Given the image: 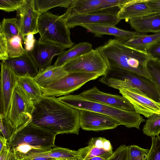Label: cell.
I'll return each instance as SVG.
<instances>
[{
    "label": "cell",
    "instance_id": "5bb4252c",
    "mask_svg": "<svg viewBox=\"0 0 160 160\" xmlns=\"http://www.w3.org/2000/svg\"><path fill=\"white\" fill-rule=\"evenodd\" d=\"M65 49L52 43L36 40L33 48L28 53L40 71L51 66L53 58L62 53Z\"/></svg>",
    "mask_w": 160,
    "mask_h": 160
},
{
    "label": "cell",
    "instance_id": "d6986e66",
    "mask_svg": "<svg viewBox=\"0 0 160 160\" xmlns=\"http://www.w3.org/2000/svg\"><path fill=\"white\" fill-rule=\"evenodd\" d=\"M80 26L86 29L88 32L94 34L96 37H101L104 35H112L122 43L137 37L138 34L136 31H126L108 25L86 24Z\"/></svg>",
    "mask_w": 160,
    "mask_h": 160
},
{
    "label": "cell",
    "instance_id": "4fadbf2b",
    "mask_svg": "<svg viewBox=\"0 0 160 160\" xmlns=\"http://www.w3.org/2000/svg\"><path fill=\"white\" fill-rule=\"evenodd\" d=\"M0 114L7 116L18 77L13 70L3 62L1 63Z\"/></svg>",
    "mask_w": 160,
    "mask_h": 160
},
{
    "label": "cell",
    "instance_id": "603a6c76",
    "mask_svg": "<svg viewBox=\"0 0 160 160\" xmlns=\"http://www.w3.org/2000/svg\"><path fill=\"white\" fill-rule=\"evenodd\" d=\"M67 74L62 66L57 67L53 65L38 71L34 78L41 88H43L58 81Z\"/></svg>",
    "mask_w": 160,
    "mask_h": 160
},
{
    "label": "cell",
    "instance_id": "d6a6232c",
    "mask_svg": "<svg viewBox=\"0 0 160 160\" xmlns=\"http://www.w3.org/2000/svg\"><path fill=\"white\" fill-rule=\"evenodd\" d=\"M150 149L142 148L137 145L129 146L128 160H147Z\"/></svg>",
    "mask_w": 160,
    "mask_h": 160
},
{
    "label": "cell",
    "instance_id": "44dd1931",
    "mask_svg": "<svg viewBox=\"0 0 160 160\" xmlns=\"http://www.w3.org/2000/svg\"><path fill=\"white\" fill-rule=\"evenodd\" d=\"M155 14L150 9L146 0H130L123 5L118 16L119 19L128 20Z\"/></svg>",
    "mask_w": 160,
    "mask_h": 160
},
{
    "label": "cell",
    "instance_id": "8d00e7d4",
    "mask_svg": "<svg viewBox=\"0 0 160 160\" xmlns=\"http://www.w3.org/2000/svg\"><path fill=\"white\" fill-rule=\"evenodd\" d=\"M128 147L125 145H120L107 160H128Z\"/></svg>",
    "mask_w": 160,
    "mask_h": 160
},
{
    "label": "cell",
    "instance_id": "ba28073f",
    "mask_svg": "<svg viewBox=\"0 0 160 160\" xmlns=\"http://www.w3.org/2000/svg\"><path fill=\"white\" fill-rule=\"evenodd\" d=\"M100 76L95 73H70L51 85L41 89L44 96L58 97L66 95L78 89L88 81L96 79Z\"/></svg>",
    "mask_w": 160,
    "mask_h": 160
},
{
    "label": "cell",
    "instance_id": "52a82bcc",
    "mask_svg": "<svg viewBox=\"0 0 160 160\" xmlns=\"http://www.w3.org/2000/svg\"><path fill=\"white\" fill-rule=\"evenodd\" d=\"M68 74L74 72L95 73L104 76L108 66L105 59L96 49L73 59L62 66Z\"/></svg>",
    "mask_w": 160,
    "mask_h": 160
},
{
    "label": "cell",
    "instance_id": "484cf974",
    "mask_svg": "<svg viewBox=\"0 0 160 160\" xmlns=\"http://www.w3.org/2000/svg\"><path fill=\"white\" fill-rule=\"evenodd\" d=\"M17 84L33 103L38 100L42 96L40 87L33 77L28 76L18 77Z\"/></svg>",
    "mask_w": 160,
    "mask_h": 160
},
{
    "label": "cell",
    "instance_id": "7c38bea8",
    "mask_svg": "<svg viewBox=\"0 0 160 160\" xmlns=\"http://www.w3.org/2000/svg\"><path fill=\"white\" fill-rule=\"evenodd\" d=\"M119 93L133 106L135 111L148 118L152 115L160 114V102L147 96L138 89H122Z\"/></svg>",
    "mask_w": 160,
    "mask_h": 160
},
{
    "label": "cell",
    "instance_id": "60d3db41",
    "mask_svg": "<svg viewBox=\"0 0 160 160\" xmlns=\"http://www.w3.org/2000/svg\"><path fill=\"white\" fill-rule=\"evenodd\" d=\"M36 40L33 34H30L25 37L23 41L25 44V49L26 52L29 53L31 51Z\"/></svg>",
    "mask_w": 160,
    "mask_h": 160
},
{
    "label": "cell",
    "instance_id": "d590c367",
    "mask_svg": "<svg viewBox=\"0 0 160 160\" xmlns=\"http://www.w3.org/2000/svg\"><path fill=\"white\" fill-rule=\"evenodd\" d=\"M24 0H0V9L7 12L17 10L22 5Z\"/></svg>",
    "mask_w": 160,
    "mask_h": 160
},
{
    "label": "cell",
    "instance_id": "f6af8a7d",
    "mask_svg": "<svg viewBox=\"0 0 160 160\" xmlns=\"http://www.w3.org/2000/svg\"><path fill=\"white\" fill-rule=\"evenodd\" d=\"M50 160H63L61 159H53V158H51Z\"/></svg>",
    "mask_w": 160,
    "mask_h": 160
},
{
    "label": "cell",
    "instance_id": "f546056e",
    "mask_svg": "<svg viewBox=\"0 0 160 160\" xmlns=\"http://www.w3.org/2000/svg\"><path fill=\"white\" fill-rule=\"evenodd\" d=\"M0 32L5 35L7 39L20 36L17 18H3L0 24Z\"/></svg>",
    "mask_w": 160,
    "mask_h": 160
},
{
    "label": "cell",
    "instance_id": "d4e9b609",
    "mask_svg": "<svg viewBox=\"0 0 160 160\" xmlns=\"http://www.w3.org/2000/svg\"><path fill=\"white\" fill-rule=\"evenodd\" d=\"M92 49V45L89 42L79 43L59 55L53 65L57 67L62 66L68 61L89 52Z\"/></svg>",
    "mask_w": 160,
    "mask_h": 160
},
{
    "label": "cell",
    "instance_id": "7a4b0ae2",
    "mask_svg": "<svg viewBox=\"0 0 160 160\" xmlns=\"http://www.w3.org/2000/svg\"><path fill=\"white\" fill-rule=\"evenodd\" d=\"M95 49L105 59L109 68L124 69L153 81L147 68L151 58L147 52L128 47L115 38L109 39Z\"/></svg>",
    "mask_w": 160,
    "mask_h": 160
},
{
    "label": "cell",
    "instance_id": "6da1fadb",
    "mask_svg": "<svg viewBox=\"0 0 160 160\" xmlns=\"http://www.w3.org/2000/svg\"><path fill=\"white\" fill-rule=\"evenodd\" d=\"M31 122L56 135L78 134L80 110L59 101L54 96H44L33 103Z\"/></svg>",
    "mask_w": 160,
    "mask_h": 160
},
{
    "label": "cell",
    "instance_id": "7402d4cb",
    "mask_svg": "<svg viewBox=\"0 0 160 160\" xmlns=\"http://www.w3.org/2000/svg\"><path fill=\"white\" fill-rule=\"evenodd\" d=\"M131 28L142 33L160 32V14H155L128 20Z\"/></svg>",
    "mask_w": 160,
    "mask_h": 160
},
{
    "label": "cell",
    "instance_id": "ffe728a7",
    "mask_svg": "<svg viewBox=\"0 0 160 160\" xmlns=\"http://www.w3.org/2000/svg\"><path fill=\"white\" fill-rule=\"evenodd\" d=\"M2 61L11 68L18 77L28 76L34 78L38 72L32 58L26 51L21 56Z\"/></svg>",
    "mask_w": 160,
    "mask_h": 160
},
{
    "label": "cell",
    "instance_id": "2e32d148",
    "mask_svg": "<svg viewBox=\"0 0 160 160\" xmlns=\"http://www.w3.org/2000/svg\"><path fill=\"white\" fill-rule=\"evenodd\" d=\"M69 29L86 24H105L115 26L120 21L118 15L84 13L61 16Z\"/></svg>",
    "mask_w": 160,
    "mask_h": 160
},
{
    "label": "cell",
    "instance_id": "cb8c5ba5",
    "mask_svg": "<svg viewBox=\"0 0 160 160\" xmlns=\"http://www.w3.org/2000/svg\"><path fill=\"white\" fill-rule=\"evenodd\" d=\"M160 41V32L152 35L138 32V36L124 42L126 45L135 49L147 52L153 45Z\"/></svg>",
    "mask_w": 160,
    "mask_h": 160
},
{
    "label": "cell",
    "instance_id": "ee69618b",
    "mask_svg": "<svg viewBox=\"0 0 160 160\" xmlns=\"http://www.w3.org/2000/svg\"><path fill=\"white\" fill-rule=\"evenodd\" d=\"M108 159V158L103 157L99 156L86 159H84V160H107Z\"/></svg>",
    "mask_w": 160,
    "mask_h": 160
},
{
    "label": "cell",
    "instance_id": "5b68a950",
    "mask_svg": "<svg viewBox=\"0 0 160 160\" xmlns=\"http://www.w3.org/2000/svg\"><path fill=\"white\" fill-rule=\"evenodd\" d=\"M99 81L118 90L134 88L155 101L160 102V92L151 79L130 71L118 68H109Z\"/></svg>",
    "mask_w": 160,
    "mask_h": 160
},
{
    "label": "cell",
    "instance_id": "f1b7e54d",
    "mask_svg": "<svg viewBox=\"0 0 160 160\" xmlns=\"http://www.w3.org/2000/svg\"><path fill=\"white\" fill-rule=\"evenodd\" d=\"M144 134L155 137L160 133V114H154L148 118L142 128Z\"/></svg>",
    "mask_w": 160,
    "mask_h": 160
},
{
    "label": "cell",
    "instance_id": "9c48e42d",
    "mask_svg": "<svg viewBox=\"0 0 160 160\" xmlns=\"http://www.w3.org/2000/svg\"><path fill=\"white\" fill-rule=\"evenodd\" d=\"M130 0H71L66 12L68 15L84 13L116 15V6H122Z\"/></svg>",
    "mask_w": 160,
    "mask_h": 160
},
{
    "label": "cell",
    "instance_id": "e0dca14e",
    "mask_svg": "<svg viewBox=\"0 0 160 160\" xmlns=\"http://www.w3.org/2000/svg\"><path fill=\"white\" fill-rule=\"evenodd\" d=\"M89 100L123 110L135 111L132 104L122 96L103 92L96 86L83 91L79 94Z\"/></svg>",
    "mask_w": 160,
    "mask_h": 160
},
{
    "label": "cell",
    "instance_id": "8992f818",
    "mask_svg": "<svg viewBox=\"0 0 160 160\" xmlns=\"http://www.w3.org/2000/svg\"><path fill=\"white\" fill-rule=\"evenodd\" d=\"M38 29L40 41L50 42L66 48L74 46L69 29L61 16L48 11L42 14L38 19Z\"/></svg>",
    "mask_w": 160,
    "mask_h": 160
},
{
    "label": "cell",
    "instance_id": "3957f363",
    "mask_svg": "<svg viewBox=\"0 0 160 160\" xmlns=\"http://www.w3.org/2000/svg\"><path fill=\"white\" fill-rule=\"evenodd\" d=\"M31 121L17 131L7 143L22 160L37 153L49 151L56 146V135Z\"/></svg>",
    "mask_w": 160,
    "mask_h": 160
},
{
    "label": "cell",
    "instance_id": "ac0fdd59",
    "mask_svg": "<svg viewBox=\"0 0 160 160\" xmlns=\"http://www.w3.org/2000/svg\"><path fill=\"white\" fill-rule=\"evenodd\" d=\"M78 150L79 158L84 160L99 156L108 159L113 152L110 141L104 138L101 137L92 138L87 146L80 148Z\"/></svg>",
    "mask_w": 160,
    "mask_h": 160
},
{
    "label": "cell",
    "instance_id": "1f68e13d",
    "mask_svg": "<svg viewBox=\"0 0 160 160\" xmlns=\"http://www.w3.org/2000/svg\"><path fill=\"white\" fill-rule=\"evenodd\" d=\"M0 118L1 134L7 140L8 143L16 131L7 116L0 114Z\"/></svg>",
    "mask_w": 160,
    "mask_h": 160
},
{
    "label": "cell",
    "instance_id": "83f0119b",
    "mask_svg": "<svg viewBox=\"0 0 160 160\" xmlns=\"http://www.w3.org/2000/svg\"><path fill=\"white\" fill-rule=\"evenodd\" d=\"M71 0H34L36 10L41 15L56 7L67 8Z\"/></svg>",
    "mask_w": 160,
    "mask_h": 160
},
{
    "label": "cell",
    "instance_id": "836d02e7",
    "mask_svg": "<svg viewBox=\"0 0 160 160\" xmlns=\"http://www.w3.org/2000/svg\"><path fill=\"white\" fill-rule=\"evenodd\" d=\"M147 68L160 92V62L150 58L148 62Z\"/></svg>",
    "mask_w": 160,
    "mask_h": 160
},
{
    "label": "cell",
    "instance_id": "9a60e30c",
    "mask_svg": "<svg viewBox=\"0 0 160 160\" xmlns=\"http://www.w3.org/2000/svg\"><path fill=\"white\" fill-rule=\"evenodd\" d=\"M79 110L80 127L83 130L103 131L113 129L121 125L118 121L106 115L87 110Z\"/></svg>",
    "mask_w": 160,
    "mask_h": 160
},
{
    "label": "cell",
    "instance_id": "7bdbcfd3",
    "mask_svg": "<svg viewBox=\"0 0 160 160\" xmlns=\"http://www.w3.org/2000/svg\"><path fill=\"white\" fill-rule=\"evenodd\" d=\"M7 144V140L1 134L0 136V151L3 147Z\"/></svg>",
    "mask_w": 160,
    "mask_h": 160
},
{
    "label": "cell",
    "instance_id": "ab89813d",
    "mask_svg": "<svg viewBox=\"0 0 160 160\" xmlns=\"http://www.w3.org/2000/svg\"><path fill=\"white\" fill-rule=\"evenodd\" d=\"M147 53L151 58L160 62V41L152 46Z\"/></svg>",
    "mask_w": 160,
    "mask_h": 160
},
{
    "label": "cell",
    "instance_id": "e575fe53",
    "mask_svg": "<svg viewBox=\"0 0 160 160\" xmlns=\"http://www.w3.org/2000/svg\"><path fill=\"white\" fill-rule=\"evenodd\" d=\"M151 146L147 160H160V136L152 137Z\"/></svg>",
    "mask_w": 160,
    "mask_h": 160
},
{
    "label": "cell",
    "instance_id": "277c9868",
    "mask_svg": "<svg viewBox=\"0 0 160 160\" xmlns=\"http://www.w3.org/2000/svg\"><path fill=\"white\" fill-rule=\"evenodd\" d=\"M58 99L63 103L78 110L91 111L108 116L118 121L120 125L128 128L139 126L145 120L135 111H131L115 108L86 98L79 94L68 95L59 97Z\"/></svg>",
    "mask_w": 160,
    "mask_h": 160
},
{
    "label": "cell",
    "instance_id": "b9f144b4",
    "mask_svg": "<svg viewBox=\"0 0 160 160\" xmlns=\"http://www.w3.org/2000/svg\"><path fill=\"white\" fill-rule=\"evenodd\" d=\"M146 2L155 14H160V0H146Z\"/></svg>",
    "mask_w": 160,
    "mask_h": 160
},
{
    "label": "cell",
    "instance_id": "30bf717a",
    "mask_svg": "<svg viewBox=\"0 0 160 160\" xmlns=\"http://www.w3.org/2000/svg\"><path fill=\"white\" fill-rule=\"evenodd\" d=\"M33 102L17 84L12 95L8 117L16 132L31 120Z\"/></svg>",
    "mask_w": 160,
    "mask_h": 160
},
{
    "label": "cell",
    "instance_id": "f35d334b",
    "mask_svg": "<svg viewBox=\"0 0 160 160\" xmlns=\"http://www.w3.org/2000/svg\"><path fill=\"white\" fill-rule=\"evenodd\" d=\"M0 160H22L18 158L14 151L8 144L4 146L0 151Z\"/></svg>",
    "mask_w": 160,
    "mask_h": 160
},
{
    "label": "cell",
    "instance_id": "74e56055",
    "mask_svg": "<svg viewBox=\"0 0 160 160\" xmlns=\"http://www.w3.org/2000/svg\"><path fill=\"white\" fill-rule=\"evenodd\" d=\"M8 58L7 39L5 35L0 32V59L4 61Z\"/></svg>",
    "mask_w": 160,
    "mask_h": 160
},
{
    "label": "cell",
    "instance_id": "4dcf8cb0",
    "mask_svg": "<svg viewBox=\"0 0 160 160\" xmlns=\"http://www.w3.org/2000/svg\"><path fill=\"white\" fill-rule=\"evenodd\" d=\"M9 58H14L22 56L26 51L22 45L20 36L7 39Z\"/></svg>",
    "mask_w": 160,
    "mask_h": 160
},
{
    "label": "cell",
    "instance_id": "bcb514c9",
    "mask_svg": "<svg viewBox=\"0 0 160 160\" xmlns=\"http://www.w3.org/2000/svg\"><path fill=\"white\" fill-rule=\"evenodd\" d=\"M77 160H83L80 158H78Z\"/></svg>",
    "mask_w": 160,
    "mask_h": 160
},
{
    "label": "cell",
    "instance_id": "4316f807",
    "mask_svg": "<svg viewBox=\"0 0 160 160\" xmlns=\"http://www.w3.org/2000/svg\"><path fill=\"white\" fill-rule=\"evenodd\" d=\"M42 153L48 158L63 160H77L80 157L78 150H73L56 146L49 151Z\"/></svg>",
    "mask_w": 160,
    "mask_h": 160
},
{
    "label": "cell",
    "instance_id": "8fae6325",
    "mask_svg": "<svg viewBox=\"0 0 160 160\" xmlns=\"http://www.w3.org/2000/svg\"><path fill=\"white\" fill-rule=\"evenodd\" d=\"M16 12L17 23L22 41L30 34L38 33V21L41 15L35 8L34 0H24Z\"/></svg>",
    "mask_w": 160,
    "mask_h": 160
},
{
    "label": "cell",
    "instance_id": "7dc6e473",
    "mask_svg": "<svg viewBox=\"0 0 160 160\" xmlns=\"http://www.w3.org/2000/svg\"><path fill=\"white\" fill-rule=\"evenodd\" d=\"M24 160H27V159H24Z\"/></svg>",
    "mask_w": 160,
    "mask_h": 160
}]
</instances>
